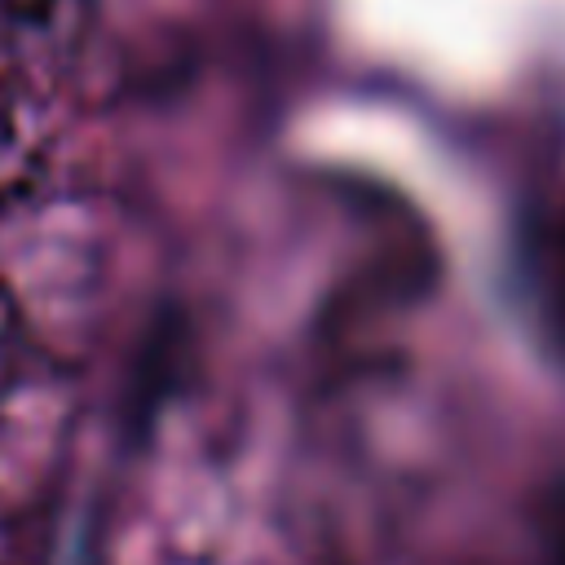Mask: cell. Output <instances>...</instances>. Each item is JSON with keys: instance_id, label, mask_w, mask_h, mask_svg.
Listing matches in <instances>:
<instances>
[{"instance_id": "1", "label": "cell", "mask_w": 565, "mask_h": 565, "mask_svg": "<svg viewBox=\"0 0 565 565\" xmlns=\"http://www.w3.org/2000/svg\"><path fill=\"white\" fill-rule=\"evenodd\" d=\"M388 318L305 335L265 393V424H230L203 463L194 543L172 565H565V468L472 459L428 402Z\"/></svg>"}]
</instances>
